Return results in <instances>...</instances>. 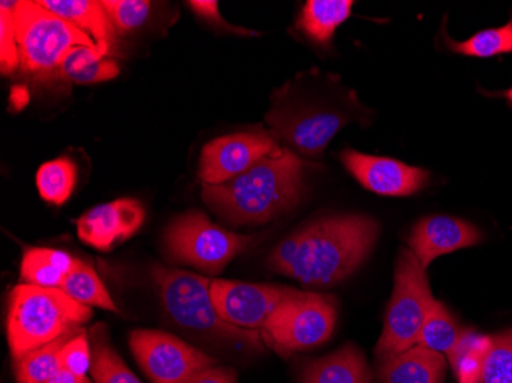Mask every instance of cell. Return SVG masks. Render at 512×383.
<instances>
[{
    "instance_id": "52a82bcc",
    "label": "cell",
    "mask_w": 512,
    "mask_h": 383,
    "mask_svg": "<svg viewBox=\"0 0 512 383\" xmlns=\"http://www.w3.org/2000/svg\"><path fill=\"white\" fill-rule=\"evenodd\" d=\"M255 244V236L238 235L212 223L201 212L175 218L165 233L171 261L218 275L232 259Z\"/></svg>"
},
{
    "instance_id": "f546056e",
    "label": "cell",
    "mask_w": 512,
    "mask_h": 383,
    "mask_svg": "<svg viewBox=\"0 0 512 383\" xmlns=\"http://www.w3.org/2000/svg\"><path fill=\"white\" fill-rule=\"evenodd\" d=\"M103 7L117 33L125 34L142 27L151 11L146 0H103Z\"/></svg>"
},
{
    "instance_id": "7c38bea8",
    "label": "cell",
    "mask_w": 512,
    "mask_h": 383,
    "mask_svg": "<svg viewBox=\"0 0 512 383\" xmlns=\"http://www.w3.org/2000/svg\"><path fill=\"white\" fill-rule=\"evenodd\" d=\"M355 117L353 111L319 108H275L267 115V123L276 138L286 141L298 155L319 158L336 134Z\"/></svg>"
},
{
    "instance_id": "8992f818",
    "label": "cell",
    "mask_w": 512,
    "mask_h": 383,
    "mask_svg": "<svg viewBox=\"0 0 512 383\" xmlns=\"http://www.w3.org/2000/svg\"><path fill=\"white\" fill-rule=\"evenodd\" d=\"M20 68L33 76H50L60 71L66 54L74 46L97 48L88 34L46 10L37 2L22 0L14 8Z\"/></svg>"
},
{
    "instance_id": "5b68a950",
    "label": "cell",
    "mask_w": 512,
    "mask_h": 383,
    "mask_svg": "<svg viewBox=\"0 0 512 383\" xmlns=\"http://www.w3.org/2000/svg\"><path fill=\"white\" fill-rule=\"evenodd\" d=\"M425 269L411 249H402L394 270V289L376 357L387 362L410 350L436 305Z\"/></svg>"
},
{
    "instance_id": "277c9868",
    "label": "cell",
    "mask_w": 512,
    "mask_h": 383,
    "mask_svg": "<svg viewBox=\"0 0 512 383\" xmlns=\"http://www.w3.org/2000/svg\"><path fill=\"white\" fill-rule=\"evenodd\" d=\"M161 304L174 324L207 341L244 345L261 350V331L243 330L221 318L211 296L212 279L184 270L152 269Z\"/></svg>"
},
{
    "instance_id": "d6986e66",
    "label": "cell",
    "mask_w": 512,
    "mask_h": 383,
    "mask_svg": "<svg viewBox=\"0 0 512 383\" xmlns=\"http://www.w3.org/2000/svg\"><path fill=\"white\" fill-rule=\"evenodd\" d=\"M352 0H309L299 14V31L312 42L327 45L352 14Z\"/></svg>"
},
{
    "instance_id": "4316f807",
    "label": "cell",
    "mask_w": 512,
    "mask_h": 383,
    "mask_svg": "<svg viewBox=\"0 0 512 383\" xmlns=\"http://www.w3.org/2000/svg\"><path fill=\"white\" fill-rule=\"evenodd\" d=\"M462 331L450 311L442 302L437 301L419 333L416 345L448 354L459 341Z\"/></svg>"
},
{
    "instance_id": "484cf974",
    "label": "cell",
    "mask_w": 512,
    "mask_h": 383,
    "mask_svg": "<svg viewBox=\"0 0 512 383\" xmlns=\"http://www.w3.org/2000/svg\"><path fill=\"white\" fill-rule=\"evenodd\" d=\"M442 36H444L448 50L456 54H462V56L490 59V57L502 56V54H511L512 17L503 27L479 31V33L474 34L470 39L463 40V42L450 39L445 31H442Z\"/></svg>"
},
{
    "instance_id": "4dcf8cb0",
    "label": "cell",
    "mask_w": 512,
    "mask_h": 383,
    "mask_svg": "<svg viewBox=\"0 0 512 383\" xmlns=\"http://www.w3.org/2000/svg\"><path fill=\"white\" fill-rule=\"evenodd\" d=\"M60 364L63 370L74 374L80 383H91L86 374L91 371L92 353L85 331L79 328L73 338L66 342L60 351Z\"/></svg>"
},
{
    "instance_id": "9a60e30c",
    "label": "cell",
    "mask_w": 512,
    "mask_h": 383,
    "mask_svg": "<svg viewBox=\"0 0 512 383\" xmlns=\"http://www.w3.org/2000/svg\"><path fill=\"white\" fill-rule=\"evenodd\" d=\"M483 233L474 224L447 215H433L419 221L411 230L408 244L425 270L439 256L477 246Z\"/></svg>"
},
{
    "instance_id": "7402d4cb",
    "label": "cell",
    "mask_w": 512,
    "mask_h": 383,
    "mask_svg": "<svg viewBox=\"0 0 512 383\" xmlns=\"http://www.w3.org/2000/svg\"><path fill=\"white\" fill-rule=\"evenodd\" d=\"M493 338L474 330H463L453 350L447 354L459 383H479Z\"/></svg>"
},
{
    "instance_id": "e575fe53",
    "label": "cell",
    "mask_w": 512,
    "mask_h": 383,
    "mask_svg": "<svg viewBox=\"0 0 512 383\" xmlns=\"http://www.w3.org/2000/svg\"><path fill=\"white\" fill-rule=\"evenodd\" d=\"M46 383H80L79 379H77L74 374L69 373L66 370H60L59 373H56V376L53 379L48 380Z\"/></svg>"
},
{
    "instance_id": "83f0119b",
    "label": "cell",
    "mask_w": 512,
    "mask_h": 383,
    "mask_svg": "<svg viewBox=\"0 0 512 383\" xmlns=\"http://www.w3.org/2000/svg\"><path fill=\"white\" fill-rule=\"evenodd\" d=\"M91 374L96 383H142L126 367L122 357L112 350L103 339H94L92 344Z\"/></svg>"
},
{
    "instance_id": "ba28073f",
    "label": "cell",
    "mask_w": 512,
    "mask_h": 383,
    "mask_svg": "<svg viewBox=\"0 0 512 383\" xmlns=\"http://www.w3.org/2000/svg\"><path fill=\"white\" fill-rule=\"evenodd\" d=\"M335 298L301 292L270 316L261 334L278 353L310 350L329 341L336 325Z\"/></svg>"
},
{
    "instance_id": "d4e9b609",
    "label": "cell",
    "mask_w": 512,
    "mask_h": 383,
    "mask_svg": "<svg viewBox=\"0 0 512 383\" xmlns=\"http://www.w3.org/2000/svg\"><path fill=\"white\" fill-rule=\"evenodd\" d=\"M37 189L46 203L62 206L73 195L77 183V167L68 157L42 164L36 175Z\"/></svg>"
},
{
    "instance_id": "4fadbf2b",
    "label": "cell",
    "mask_w": 512,
    "mask_h": 383,
    "mask_svg": "<svg viewBox=\"0 0 512 383\" xmlns=\"http://www.w3.org/2000/svg\"><path fill=\"white\" fill-rule=\"evenodd\" d=\"M342 163L347 171L365 187L385 197H408L416 194L430 180V174L421 167L410 166L393 158L362 152H342Z\"/></svg>"
},
{
    "instance_id": "3957f363",
    "label": "cell",
    "mask_w": 512,
    "mask_h": 383,
    "mask_svg": "<svg viewBox=\"0 0 512 383\" xmlns=\"http://www.w3.org/2000/svg\"><path fill=\"white\" fill-rule=\"evenodd\" d=\"M92 318L91 307L74 301L62 289L19 284L10 295L8 345L14 359L45 347Z\"/></svg>"
},
{
    "instance_id": "e0dca14e",
    "label": "cell",
    "mask_w": 512,
    "mask_h": 383,
    "mask_svg": "<svg viewBox=\"0 0 512 383\" xmlns=\"http://www.w3.org/2000/svg\"><path fill=\"white\" fill-rule=\"evenodd\" d=\"M445 357L442 353L414 345L379 368L381 383H444Z\"/></svg>"
},
{
    "instance_id": "ffe728a7",
    "label": "cell",
    "mask_w": 512,
    "mask_h": 383,
    "mask_svg": "<svg viewBox=\"0 0 512 383\" xmlns=\"http://www.w3.org/2000/svg\"><path fill=\"white\" fill-rule=\"evenodd\" d=\"M77 259L62 250L28 249L23 253L20 276L25 284L43 289H62L66 276L76 266Z\"/></svg>"
},
{
    "instance_id": "5bb4252c",
    "label": "cell",
    "mask_w": 512,
    "mask_h": 383,
    "mask_svg": "<svg viewBox=\"0 0 512 383\" xmlns=\"http://www.w3.org/2000/svg\"><path fill=\"white\" fill-rule=\"evenodd\" d=\"M145 209L134 198H120L100 204L77 220V233L83 243L109 252L112 247L134 236L145 221Z\"/></svg>"
},
{
    "instance_id": "f1b7e54d",
    "label": "cell",
    "mask_w": 512,
    "mask_h": 383,
    "mask_svg": "<svg viewBox=\"0 0 512 383\" xmlns=\"http://www.w3.org/2000/svg\"><path fill=\"white\" fill-rule=\"evenodd\" d=\"M479 383H512V328L493 336Z\"/></svg>"
},
{
    "instance_id": "d6a6232c",
    "label": "cell",
    "mask_w": 512,
    "mask_h": 383,
    "mask_svg": "<svg viewBox=\"0 0 512 383\" xmlns=\"http://www.w3.org/2000/svg\"><path fill=\"white\" fill-rule=\"evenodd\" d=\"M188 5L201 19L206 20V22L211 23V25H215V27L224 28V30L230 31V33L243 34V36H256V33H253V31L232 27L230 23H227L226 20L221 17L217 2H212V0H206V2L194 0V2H188Z\"/></svg>"
},
{
    "instance_id": "ac0fdd59",
    "label": "cell",
    "mask_w": 512,
    "mask_h": 383,
    "mask_svg": "<svg viewBox=\"0 0 512 383\" xmlns=\"http://www.w3.org/2000/svg\"><path fill=\"white\" fill-rule=\"evenodd\" d=\"M299 383H373L370 368L361 351L353 345L310 362Z\"/></svg>"
},
{
    "instance_id": "1f68e13d",
    "label": "cell",
    "mask_w": 512,
    "mask_h": 383,
    "mask_svg": "<svg viewBox=\"0 0 512 383\" xmlns=\"http://www.w3.org/2000/svg\"><path fill=\"white\" fill-rule=\"evenodd\" d=\"M17 2L0 4V66L2 73L11 74L20 66L19 46L14 27V8Z\"/></svg>"
},
{
    "instance_id": "30bf717a",
    "label": "cell",
    "mask_w": 512,
    "mask_h": 383,
    "mask_svg": "<svg viewBox=\"0 0 512 383\" xmlns=\"http://www.w3.org/2000/svg\"><path fill=\"white\" fill-rule=\"evenodd\" d=\"M273 132L258 128L215 138L203 148L198 177L217 186L249 171L258 161L283 151Z\"/></svg>"
},
{
    "instance_id": "6da1fadb",
    "label": "cell",
    "mask_w": 512,
    "mask_h": 383,
    "mask_svg": "<svg viewBox=\"0 0 512 383\" xmlns=\"http://www.w3.org/2000/svg\"><path fill=\"white\" fill-rule=\"evenodd\" d=\"M379 224L364 215L322 218L287 236L267 259L270 269L310 287H330L370 255Z\"/></svg>"
},
{
    "instance_id": "9c48e42d",
    "label": "cell",
    "mask_w": 512,
    "mask_h": 383,
    "mask_svg": "<svg viewBox=\"0 0 512 383\" xmlns=\"http://www.w3.org/2000/svg\"><path fill=\"white\" fill-rule=\"evenodd\" d=\"M132 354L152 383H189L217 359L158 330H135L129 336Z\"/></svg>"
},
{
    "instance_id": "cb8c5ba5",
    "label": "cell",
    "mask_w": 512,
    "mask_h": 383,
    "mask_svg": "<svg viewBox=\"0 0 512 383\" xmlns=\"http://www.w3.org/2000/svg\"><path fill=\"white\" fill-rule=\"evenodd\" d=\"M62 290L74 301L80 302L86 307H99L117 313V307H115L102 279L99 278L96 270L85 262H76V266L66 276Z\"/></svg>"
},
{
    "instance_id": "d590c367",
    "label": "cell",
    "mask_w": 512,
    "mask_h": 383,
    "mask_svg": "<svg viewBox=\"0 0 512 383\" xmlns=\"http://www.w3.org/2000/svg\"><path fill=\"white\" fill-rule=\"evenodd\" d=\"M490 95H499V97H503V99L508 100L512 105V88L506 89V91L499 92V94H490Z\"/></svg>"
},
{
    "instance_id": "8fae6325",
    "label": "cell",
    "mask_w": 512,
    "mask_h": 383,
    "mask_svg": "<svg viewBox=\"0 0 512 383\" xmlns=\"http://www.w3.org/2000/svg\"><path fill=\"white\" fill-rule=\"evenodd\" d=\"M299 290L283 285L212 279L211 296L221 318L243 330L261 331L270 316Z\"/></svg>"
},
{
    "instance_id": "836d02e7",
    "label": "cell",
    "mask_w": 512,
    "mask_h": 383,
    "mask_svg": "<svg viewBox=\"0 0 512 383\" xmlns=\"http://www.w3.org/2000/svg\"><path fill=\"white\" fill-rule=\"evenodd\" d=\"M189 383H237V374L230 368L215 365L195 376Z\"/></svg>"
},
{
    "instance_id": "44dd1931",
    "label": "cell",
    "mask_w": 512,
    "mask_h": 383,
    "mask_svg": "<svg viewBox=\"0 0 512 383\" xmlns=\"http://www.w3.org/2000/svg\"><path fill=\"white\" fill-rule=\"evenodd\" d=\"M60 73L79 85L108 82L119 76V63L103 56L97 48L74 46L66 54L60 66Z\"/></svg>"
},
{
    "instance_id": "2e32d148",
    "label": "cell",
    "mask_w": 512,
    "mask_h": 383,
    "mask_svg": "<svg viewBox=\"0 0 512 383\" xmlns=\"http://www.w3.org/2000/svg\"><path fill=\"white\" fill-rule=\"evenodd\" d=\"M40 5L88 34L97 50L108 57L114 42V27L102 2L96 0H39Z\"/></svg>"
},
{
    "instance_id": "603a6c76",
    "label": "cell",
    "mask_w": 512,
    "mask_h": 383,
    "mask_svg": "<svg viewBox=\"0 0 512 383\" xmlns=\"http://www.w3.org/2000/svg\"><path fill=\"white\" fill-rule=\"evenodd\" d=\"M77 330L65 334L62 338L45 345V347L23 354L19 359H14L17 383H46L53 379L56 373L62 370L60 351L65 347L66 342L73 338V334Z\"/></svg>"
},
{
    "instance_id": "7a4b0ae2",
    "label": "cell",
    "mask_w": 512,
    "mask_h": 383,
    "mask_svg": "<svg viewBox=\"0 0 512 383\" xmlns=\"http://www.w3.org/2000/svg\"><path fill=\"white\" fill-rule=\"evenodd\" d=\"M304 169L302 158L284 148L234 180L217 186L203 184L201 197L209 209L234 226L269 223L301 200Z\"/></svg>"
}]
</instances>
